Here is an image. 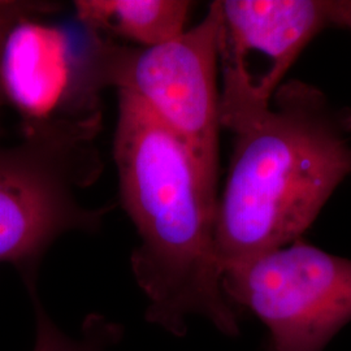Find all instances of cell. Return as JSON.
Returning a JSON list of instances; mask_svg holds the SVG:
<instances>
[{"instance_id":"cell-8","label":"cell","mask_w":351,"mask_h":351,"mask_svg":"<svg viewBox=\"0 0 351 351\" xmlns=\"http://www.w3.org/2000/svg\"><path fill=\"white\" fill-rule=\"evenodd\" d=\"M78 20L152 47L185 32L191 3L185 0H78Z\"/></svg>"},{"instance_id":"cell-4","label":"cell","mask_w":351,"mask_h":351,"mask_svg":"<svg viewBox=\"0 0 351 351\" xmlns=\"http://www.w3.org/2000/svg\"><path fill=\"white\" fill-rule=\"evenodd\" d=\"M219 3L198 25L162 45L128 49L97 40L88 56L94 88L114 86L142 101L188 149L217 194L220 88Z\"/></svg>"},{"instance_id":"cell-9","label":"cell","mask_w":351,"mask_h":351,"mask_svg":"<svg viewBox=\"0 0 351 351\" xmlns=\"http://www.w3.org/2000/svg\"><path fill=\"white\" fill-rule=\"evenodd\" d=\"M37 335L33 351H108L120 339V326L101 316L86 319L80 337H71L53 323L36 302Z\"/></svg>"},{"instance_id":"cell-7","label":"cell","mask_w":351,"mask_h":351,"mask_svg":"<svg viewBox=\"0 0 351 351\" xmlns=\"http://www.w3.org/2000/svg\"><path fill=\"white\" fill-rule=\"evenodd\" d=\"M0 78L5 99L29 121L62 116L58 108L78 91V66L65 34L33 20L14 26L7 38Z\"/></svg>"},{"instance_id":"cell-1","label":"cell","mask_w":351,"mask_h":351,"mask_svg":"<svg viewBox=\"0 0 351 351\" xmlns=\"http://www.w3.org/2000/svg\"><path fill=\"white\" fill-rule=\"evenodd\" d=\"M113 146L123 206L141 239L130 262L150 302L147 320L184 336L186 317L201 315L236 336L215 246L217 194L184 143L126 91H119Z\"/></svg>"},{"instance_id":"cell-10","label":"cell","mask_w":351,"mask_h":351,"mask_svg":"<svg viewBox=\"0 0 351 351\" xmlns=\"http://www.w3.org/2000/svg\"><path fill=\"white\" fill-rule=\"evenodd\" d=\"M52 8L47 3H34V1H13V0H0V64L1 55L7 38L12 32L14 26L26 20H33L37 14L46 13ZM5 95L1 86L0 78V107L4 104Z\"/></svg>"},{"instance_id":"cell-11","label":"cell","mask_w":351,"mask_h":351,"mask_svg":"<svg viewBox=\"0 0 351 351\" xmlns=\"http://www.w3.org/2000/svg\"><path fill=\"white\" fill-rule=\"evenodd\" d=\"M335 25L351 32V0H335Z\"/></svg>"},{"instance_id":"cell-3","label":"cell","mask_w":351,"mask_h":351,"mask_svg":"<svg viewBox=\"0 0 351 351\" xmlns=\"http://www.w3.org/2000/svg\"><path fill=\"white\" fill-rule=\"evenodd\" d=\"M99 116L30 121L24 142L0 146V262L34 263L71 230L97 228L77 193L101 173L93 146Z\"/></svg>"},{"instance_id":"cell-2","label":"cell","mask_w":351,"mask_h":351,"mask_svg":"<svg viewBox=\"0 0 351 351\" xmlns=\"http://www.w3.org/2000/svg\"><path fill=\"white\" fill-rule=\"evenodd\" d=\"M215 246L221 272L301 239L351 177V110L293 80L233 132Z\"/></svg>"},{"instance_id":"cell-5","label":"cell","mask_w":351,"mask_h":351,"mask_svg":"<svg viewBox=\"0 0 351 351\" xmlns=\"http://www.w3.org/2000/svg\"><path fill=\"white\" fill-rule=\"evenodd\" d=\"M221 287L267 326L274 351H322L351 322V261L302 239L228 267Z\"/></svg>"},{"instance_id":"cell-6","label":"cell","mask_w":351,"mask_h":351,"mask_svg":"<svg viewBox=\"0 0 351 351\" xmlns=\"http://www.w3.org/2000/svg\"><path fill=\"white\" fill-rule=\"evenodd\" d=\"M220 123L232 133L263 114L290 68L326 27L335 0H219Z\"/></svg>"}]
</instances>
